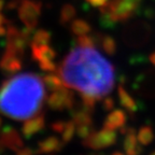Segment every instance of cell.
<instances>
[{
  "instance_id": "d6986e66",
  "label": "cell",
  "mask_w": 155,
  "mask_h": 155,
  "mask_svg": "<svg viewBox=\"0 0 155 155\" xmlns=\"http://www.w3.org/2000/svg\"><path fill=\"white\" fill-rule=\"evenodd\" d=\"M77 129H75V133H77L78 137L83 139L87 138L93 131L95 130L94 129V123H90V124H81V125H75Z\"/></svg>"
},
{
  "instance_id": "1f68e13d",
  "label": "cell",
  "mask_w": 155,
  "mask_h": 155,
  "mask_svg": "<svg viewBox=\"0 0 155 155\" xmlns=\"http://www.w3.org/2000/svg\"><path fill=\"white\" fill-rule=\"evenodd\" d=\"M150 155H155V151H154V152H152V153H151Z\"/></svg>"
},
{
  "instance_id": "ac0fdd59",
  "label": "cell",
  "mask_w": 155,
  "mask_h": 155,
  "mask_svg": "<svg viewBox=\"0 0 155 155\" xmlns=\"http://www.w3.org/2000/svg\"><path fill=\"white\" fill-rule=\"evenodd\" d=\"M75 124L74 122L71 120V121H67L66 122V125H65V128H64L63 133L61 134V140L64 141V143H69L72 138L74 137V134H75Z\"/></svg>"
},
{
  "instance_id": "7402d4cb",
  "label": "cell",
  "mask_w": 155,
  "mask_h": 155,
  "mask_svg": "<svg viewBox=\"0 0 155 155\" xmlns=\"http://www.w3.org/2000/svg\"><path fill=\"white\" fill-rule=\"evenodd\" d=\"M74 16V9L72 7H66L63 10V13H61V21L64 23L69 22L72 17Z\"/></svg>"
},
{
  "instance_id": "83f0119b",
  "label": "cell",
  "mask_w": 155,
  "mask_h": 155,
  "mask_svg": "<svg viewBox=\"0 0 155 155\" xmlns=\"http://www.w3.org/2000/svg\"><path fill=\"white\" fill-rule=\"evenodd\" d=\"M5 151V147L3 145V143L0 141V155H2Z\"/></svg>"
},
{
  "instance_id": "d4e9b609",
  "label": "cell",
  "mask_w": 155,
  "mask_h": 155,
  "mask_svg": "<svg viewBox=\"0 0 155 155\" xmlns=\"http://www.w3.org/2000/svg\"><path fill=\"white\" fill-rule=\"evenodd\" d=\"M36 154V151L32 148H29V147H23L22 149H19L16 152V155H35Z\"/></svg>"
},
{
  "instance_id": "44dd1931",
  "label": "cell",
  "mask_w": 155,
  "mask_h": 155,
  "mask_svg": "<svg viewBox=\"0 0 155 155\" xmlns=\"http://www.w3.org/2000/svg\"><path fill=\"white\" fill-rule=\"evenodd\" d=\"M39 68L44 72H56L57 71V66L55 61H44V63L38 64Z\"/></svg>"
},
{
  "instance_id": "9a60e30c",
  "label": "cell",
  "mask_w": 155,
  "mask_h": 155,
  "mask_svg": "<svg viewBox=\"0 0 155 155\" xmlns=\"http://www.w3.org/2000/svg\"><path fill=\"white\" fill-rule=\"evenodd\" d=\"M99 44L108 55L113 56L117 51V44L113 37L109 35H99Z\"/></svg>"
},
{
  "instance_id": "5b68a950",
  "label": "cell",
  "mask_w": 155,
  "mask_h": 155,
  "mask_svg": "<svg viewBox=\"0 0 155 155\" xmlns=\"http://www.w3.org/2000/svg\"><path fill=\"white\" fill-rule=\"evenodd\" d=\"M46 104L54 111L71 110L75 104V97L70 88L64 86L59 90L53 91L46 98Z\"/></svg>"
},
{
  "instance_id": "3957f363",
  "label": "cell",
  "mask_w": 155,
  "mask_h": 155,
  "mask_svg": "<svg viewBox=\"0 0 155 155\" xmlns=\"http://www.w3.org/2000/svg\"><path fill=\"white\" fill-rule=\"evenodd\" d=\"M141 3L142 0H111L101 7V25L111 28L117 22L128 21L138 13Z\"/></svg>"
},
{
  "instance_id": "6da1fadb",
  "label": "cell",
  "mask_w": 155,
  "mask_h": 155,
  "mask_svg": "<svg viewBox=\"0 0 155 155\" xmlns=\"http://www.w3.org/2000/svg\"><path fill=\"white\" fill-rule=\"evenodd\" d=\"M65 86L100 100L113 91L114 66L94 46L77 45L57 68Z\"/></svg>"
},
{
  "instance_id": "603a6c76",
  "label": "cell",
  "mask_w": 155,
  "mask_h": 155,
  "mask_svg": "<svg viewBox=\"0 0 155 155\" xmlns=\"http://www.w3.org/2000/svg\"><path fill=\"white\" fill-rule=\"evenodd\" d=\"M114 99L110 96H106L102 100V109L104 111H112V109L114 108Z\"/></svg>"
},
{
  "instance_id": "52a82bcc",
  "label": "cell",
  "mask_w": 155,
  "mask_h": 155,
  "mask_svg": "<svg viewBox=\"0 0 155 155\" xmlns=\"http://www.w3.org/2000/svg\"><path fill=\"white\" fill-rule=\"evenodd\" d=\"M0 141L3 143L5 149H9L13 152H17L19 149L24 147V141L21 134L12 126H5V128L1 129Z\"/></svg>"
},
{
  "instance_id": "cb8c5ba5",
  "label": "cell",
  "mask_w": 155,
  "mask_h": 155,
  "mask_svg": "<svg viewBox=\"0 0 155 155\" xmlns=\"http://www.w3.org/2000/svg\"><path fill=\"white\" fill-rule=\"evenodd\" d=\"M65 125H66V122L65 121H55L51 124V129L56 134H61L65 128Z\"/></svg>"
},
{
  "instance_id": "30bf717a",
  "label": "cell",
  "mask_w": 155,
  "mask_h": 155,
  "mask_svg": "<svg viewBox=\"0 0 155 155\" xmlns=\"http://www.w3.org/2000/svg\"><path fill=\"white\" fill-rule=\"evenodd\" d=\"M64 141L56 136H48L45 138L41 139L37 145V152L40 154H53V153L59 152L63 150Z\"/></svg>"
},
{
  "instance_id": "f1b7e54d",
  "label": "cell",
  "mask_w": 155,
  "mask_h": 155,
  "mask_svg": "<svg viewBox=\"0 0 155 155\" xmlns=\"http://www.w3.org/2000/svg\"><path fill=\"white\" fill-rule=\"evenodd\" d=\"M88 155H104V154H102V153H96V152H95V153H90Z\"/></svg>"
},
{
  "instance_id": "9c48e42d",
  "label": "cell",
  "mask_w": 155,
  "mask_h": 155,
  "mask_svg": "<svg viewBox=\"0 0 155 155\" xmlns=\"http://www.w3.org/2000/svg\"><path fill=\"white\" fill-rule=\"evenodd\" d=\"M45 127V116L44 114L39 113L32 116L30 119L26 120L22 126V134L25 138L30 139L34 136L41 133Z\"/></svg>"
},
{
  "instance_id": "277c9868",
  "label": "cell",
  "mask_w": 155,
  "mask_h": 155,
  "mask_svg": "<svg viewBox=\"0 0 155 155\" xmlns=\"http://www.w3.org/2000/svg\"><path fill=\"white\" fill-rule=\"evenodd\" d=\"M116 140H117V135L115 131L104 127L99 131L94 130L87 138L83 139L82 144L85 148L96 151L109 148L111 145L115 144Z\"/></svg>"
},
{
  "instance_id": "8fae6325",
  "label": "cell",
  "mask_w": 155,
  "mask_h": 155,
  "mask_svg": "<svg viewBox=\"0 0 155 155\" xmlns=\"http://www.w3.org/2000/svg\"><path fill=\"white\" fill-rule=\"evenodd\" d=\"M126 122H127V114L125 113V111L121 109H114L110 111V113L104 119V127L112 130L121 129L125 126Z\"/></svg>"
},
{
  "instance_id": "2e32d148",
  "label": "cell",
  "mask_w": 155,
  "mask_h": 155,
  "mask_svg": "<svg viewBox=\"0 0 155 155\" xmlns=\"http://www.w3.org/2000/svg\"><path fill=\"white\" fill-rule=\"evenodd\" d=\"M137 137H138V141L140 142V144L149 145L153 142L155 138L154 130L150 125H143L139 128Z\"/></svg>"
},
{
  "instance_id": "484cf974",
  "label": "cell",
  "mask_w": 155,
  "mask_h": 155,
  "mask_svg": "<svg viewBox=\"0 0 155 155\" xmlns=\"http://www.w3.org/2000/svg\"><path fill=\"white\" fill-rule=\"evenodd\" d=\"M87 1L94 7H104L108 3L109 0H87Z\"/></svg>"
},
{
  "instance_id": "e0dca14e",
  "label": "cell",
  "mask_w": 155,
  "mask_h": 155,
  "mask_svg": "<svg viewBox=\"0 0 155 155\" xmlns=\"http://www.w3.org/2000/svg\"><path fill=\"white\" fill-rule=\"evenodd\" d=\"M71 31L77 37L84 36L91 31V26L88 23H86L83 19H75L71 25Z\"/></svg>"
},
{
  "instance_id": "ba28073f",
  "label": "cell",
  "mask_w": 155,
  "mask_h": 155,
  "mask_svg": "<svg viewBox=\"0 0 155 155\" xmlns=\"http://www.w3.org/2000/svg\"><path fill=\"white\" fill-rule=\"evenodd\" d=\"M121 133L124 135L123 148L127 155H140L142 152V147L138 141L136 129L133 127H122Z\"/></svg>"
},
{
  "instance_id": "8992f818",
  "label": "cell",
  "mask_w": 155,
  "mask_h": 155,
  "mask_svg": "<svg viewBox=\"0 0 155 155\" xmlns=\"http://www.w3.org/2000/svg\"><path fill=\"white\" fill-rule=\"evenodd\" d=\"M23 55L5 50L0 58V70L5 74H15L23 68Z\"/></svg>"
},
{
  "instance_id": "4dcf8cb0",
  "label": "cell",
  "mask_w": 155,
  "mask_h": 155,
  "mask_svg": "<svg viewBox=\"0 0 155 155\" xmlns=\"http://www.w3.org/2000/svg\"><path fill=\"white\" fill-rule=\"evenodd\" d=\"M1 126H2V120L0 117V133H1Z\"/></svg>"
},
{
  "instance_id": "7a4b0ae2",
  "label": "cell",
  "mask_w": 155,
  "mask_h": 155,
  "mask_svg": "<svg viewBox=\"0 0 155 155\" xmlns=\"http://www.w3.org/2000/svg\"><path fill=\"white\" fill-rule=\"evenodd\" d=\"M46 95L42 77L22 72L0 85V113L14 121H26L41 112Z\"/></svg>"
},
{
  "instance_id": "4fadbf2b",
  "label": "cell",
  "mask_w": 155,
  "mask_h": 155,
  "mask_svg": "<svg viewBox=\"0 0 155 155\" xmlns=\"http://www.w3.org/2000/svg\"><path fill=\"white\" fill-rule=\"evenodd\" d=\"M117 96H119V100L121 106L124 109L129 113H136L139 111V104L136 101V99L134 98L131 95H129V93L125 90V87L122 84L119 85L117 87Z\"/></svg>"
},
{
  "instance_id": "f546056e",
  "label": "cell",
  "mask_w": 155,
  "mask_h": 155,
  "mask_svg": "<svg viewBox=\"0 0 155 155\" xmlns=\"http://www.w3.org/2000/svg\"><path fill=\"white\" fill-rule=\"evenodd\" d=\"M111 155H124L123 153H121V152H114V153H112Z\"/></svg>"
},
{
  "instance_id": "5bb4252c",
  "label": "cell",
  "mask_w": 155,
  "mask_h": 155,
  "mask_svg": "<svg viewBox=\"0 0 155 155\" xmlns=\"http://www.w3.org/2000/svg\"><path fill=\"white\" fill-rule=\"evenodd\" d=\"M42 80H43L45 87L48 91H51V92L59 90V88L65 86L61 75L56 74L55 72H46L45 74L42 77Z\"/></svg>"
},
{
  "instance_id": "ffe728a7",
  "label": "cell",
  "mask_w": 155,
  "mask_h": 155,
  "mask_svg": "<svg viewBox=\"0 0 155 155\" xmlns=\"http://www.w3.org/2000/svg\"><path fill=\"white\" fill-rule=\"evenodd\" d=\"M50 34L44 30H40L38 31L34 37V43L36 45H41V44H48V41H50Z\"/></svg>"
},
{
  "instance_id": "7c38bea8",
  "label": "cell",
  "mask_w": 155,
  "mask_h": 155,
  "mask_svg": "<svg viewBox=\"0 0 155 155\" xmlns=\"http://www.w3.org/2000/svg\"><path fill=\"white\" fill-rule=\"evenodd\" d=\"M31 56L36 63L41 64L44 61H53L56 57V52L48 44H41V45L32 44Z\"/></svg>"
},
{
  "instance_id": "4316f807",
  "label": "cell",
  "mask_w": 155,
  "mask_h": 155,
  "mask_svg": "<svg viewBox=\"0 0 155 155\" xmlns=\"http://www.w3.org/2000/svg\"><path fill=\"white\" fill-rule=\"evenodd\" d=\"M149 61H150V63L155 67V52H153V53L149 56Z\"/></svg>"
}]
</instances>
